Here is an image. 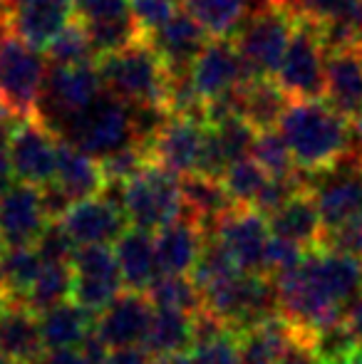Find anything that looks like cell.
Wrapping results in <instances>:
<instances>
[{
	"label": "cell",
	"mask_w": 362,
	"mask_h": 364,
	"mask_svg": "<svg viewBox=\"0 0 362 364\" xmlns=\"http://www.w3.org/2000/svg\"><path fill=\"white\" fill-rule=\"evenodd\" d=\"M73 8H75V18L85 28L134 18L132 15V5L127 0H73Z\"/></svg>",
	"instance_id": "ab89813d"
},
{
	"label": "cell",
	"mask_w": 362,
	"mask_h": 364,
	"mask_svg": "<svg viewBox=\"0 0 362 364\" xmlns=\"http://www.w3.org/2000/svg\"><path fill=\"white\" fill-rule=\"evenodd\" d=\"M211 235L231 253L241 270L266 275V253L273 233L268 218L256 208L233 206L213 223Z\"/></svg>",
	"instance_id": "8fae6325"
},
{
	"label": "cell",
	"mask_w": 362,
	"mask_h": 364,
	"mask_svg": "<svg viewBox=\"0 0 362 364\" xmlns=\"http://www.w3.org/2000/svg\"><path fill=\"white\" fill-rule=\"evenodd\" d=\"M325 248L340 250V253L355 255L362 260V213L355 218H350L348 223L338 225L333 230H325Z\"/></svg>",
	"instance_id": "ee69618b"
},
{
	"label": "cell",
	"mask_w": 362,
	"mask_h": 364,
	"mask_svg": "<svg viewBox=\"0 0 362 364\" xmlns=\"http://www.w3.org/2000/svg\"><path fill=\"white\" fill-rule=\"evenodd\" d=\"M100 364H151V355L142 345L137 347H117L105 355Z\"/></svg>",
	"instance_id": "bcb514c9"
},
{
	"label": "cell",
	"mask_w": 362,
	"mask_h": 364,
	"mask_svg": "<svg viewBox=\"0 0 362 364\" xmlns=\"http://www.w3.org/2000/svg\"><path fill=\"white\" fill-rule=\"evenodd\" d=\"M271 3L275 5V8L288 10L290 15H295V18H298V15H300V5H303V0H271Z\"/></svg>",
	"instance_id": "816d5d0a"
},
{
	"label": "cell",
	"mask_w": 362,
	"mask_h": 364,
	"mask_svg": "<svg viewBox=\"0 0 362 364\" xmlns=\"http://www.w3.org/2000/svg\"><path fill=\"white\" fill-rule=\"evenodd\" d=\"M236 109L253 129H273L278 127L283 112L288 109L290 97L280 90L273 77H251L238 90H233Z\"/></svg>",
	"instance_id": "cb8c5ba5"
},
{
	"label": "cell",
	"mask_w": 362,
	"mask_h": 364,
	"mask_svg": "<svg viewBox=\"0 0 362 364\" xmlns=\"http://www.w3.org/2000/svg\"><path fill=\"white\" fill-rule=\"evenodd\" d=\"M8 156L18 181L48 186L58 171L60 136L40 119H23L8 139Z\"/></svg>",
	"instance_id": "7c38bea8"
},
{
	"label": "cell",
	"mask_w": 362,
	"mask_h": 364,
	"mask_svg": "<svg viewBox=\"0 0 362 364\" xmlns=\"http://www.w3.org/2000/svg\"><path fill=\"white\" fill-rule=\"evenodd\" d=\"M325 102L348 119L362 112V45L325 55Z\"/></svg>",
	"instance_id": "44dd1931"
},
{
	"label": "cell",
	"mask_w": 362,
	"mask_h": 364,
	"mask_svg": "<svg viewBox=\"0 0 362 364\" xmlns=\"http://www.w3.org/2000/svg\"><path fill=\"white\" fill-rule=\"evenodd\" d=\"M102 92H105V85H102L97 63L75 65V68L50 65L35 119H40L48 129L58 134L73 117L87 109Z\"/></svg>",
	"instance_id": "52a82bcc"
},
{
	"label": "cell",
	"mask_w": 362,
	"mask_h": 364,
	"mask_svg": "<svg viewBox=\"0 0 362 364\" xmlns=\"http://www.w3.org/2000/svg\"><path fill=\"white\" fill-rule=\"evenodd\" d=\"M13 164H10V156H8V149L0 146V198L8 193V188L13 186Z\"/></svg>",
	"instance_id": "681fc988"
},
{
	"label": "cell",
	"mask_w": 362,
	"mask_h": 364,
	"mask_svg": "<svg viewBox=\"0 0 362 364\" xmlns=\"http://www.w3.org/2000/svg\"><path fill=\"white\" fill-rule=\"evenodd\" d=\"M8 15V0H0V18Z\"/></svg>",
	"instance_id": "11a10c76"
},
{
	"label": "cell",
	"mask_w": 362,
	"mask_h": 364,
	"mask_svg": "<svg viewBox=\"0 0 362 364\" xmlns=\"http://www.w3.org/2000/svg\"><path fill=\"white\" fill-rule=\"evenodd\" d=\"M345 322H348V327L353 330V335L358 337V342L362 345V295L355 297L348 305V310H345Z\"/></svg>",
	"instance_id": "c3c4849f"
},
{
	"label": "cell",
	"mask_w": 362,
	"mask_h": 364,
	"mask_svg": "<svg viewBox=\"0 0 362 364\" xmlns=\"http://www.w3.org/2000/svg\"><path fill=\"white\" fill-rule=\"evenodd\" d=\"M149 151H147L142 144H129L119 151L110 154V156L100 159V166L102 173H105V181L107 186H122L127 183L129 178H134L142 168L149 164Z\"/></svg>",
	"instance_id": "74e56055"
},
{
	"label": "cell",
	"mask_w": 362,
	"mask_h": 364,
	"mask_svg": "<svg viewBox=\"0 0 362 364\" xmlns=\"http://www.w3.org/2000/svg\"><path fill=\"white\" fill-rule=\"evenodd\" d=\"M50 218L43 206V186L18 181L0 198V233L8 248L33 245L48 228Z\"/></svg>",
	"instance_id": "2e32d148"
},
{
	"label": "cell",
	"mask_w": 362,
	"mask_h": 364,
	"mask_svg": "<svg viewBox=\"0 0 362 364\" xmlns=\"http://www.w3.org/2000/svg\"><path fill=\"white\" fill-rule=\"evenodd\" d=\"M48 68V55L20 38L10 25L8 15H3L0 18V100L20 122L38 117V102Z\"/></svg>",
	"instance_id": "3957f363"
},
{
	"label": "cell",
	"mask_w": 362,
	"mask_h": 364,
	"mask_svg": "<svg viewBox=\"0 0 362 364\" xmlns=\"http://www.w3.org/2000/svg\"><path fill=\"white\" fill-rule=\"evenodd\" d=\"M280 315L310 337L345 320L348 305L362 292V260L333 248L305 250L298 268L273 278Z\"/></svg>",
	"instance_id": "6da1fadb"
},
{
	"label": "cell",
	"mask_w": 362,
	"mask_h": 364,
	"mask_svg": "<svg viewBox=\"0 0 362 364\" xmlns=\"http://www.w3.org/2000/svg\"><path fill=\"white\" fill-rule=\"evenodd\" d=\"M48 63L63 65V68L97 63V55H95V50H92L90 35L80 20L70 23L68 28L48 45Z\"/></svg>",
	"instance_id": "e575fe53"
},
{
	"label": "cell",
	"mask_w": 362,
	"mask_h": 364,
	"mask_svg": "<svg viewBox=\"0 0 362 364\" xmlns=\"http://www.w3.org/2000/svg\"><path fill=\"white\" fill-rule=\"evenodd\" d=\"M35 364H90L80 347H60V350H45Z\"/></svg>",
	"instance_id": "7dc6e473"
},
{
	"label": "cell",
	"mask_w": 362,
	"mask_h": 364,
	"mask_svg": "<svg viewBox=\"0 0 362 364\" xmlns=\"http://www.w3.org/2000/svg\"><path fill=\"white\" fill-rule=\"evenodd\" d=\"M203 139L206 124L201 119L171 114L149 144V159L176 176H191L201 161Z\"/></svg>",
	"instance_id": "9a60e30c"
},
{
	"label": "cell",
	"mask_w": 362,
	"mask_h": 364,
	"mask_svg": "<svg viewBox=\"0 0 362 364\" xmlns=\"http://www.w3.org/2000/svg\"><path fill=\"white\" fill-rule=\"evenodd\" d=\"M5 300H8V288H5L3 278H0V307L5 305Z\"/></svg>",
	"instance_id": "db71d44e"
},
{
	"label": "cell",
	"mask_w": 362,
	"mask_h": 364,
	"mask_svg": "<svg viewBox=\"0 0 362 364\" xmlns=\"http://www.w3.org/2000/svg\"><path fill=\"white\" fill-rule=\"evenodd\" d=\"M73 300L92 315H100L124 288L115 248L80 245L73 260Z\"/></svg>",
	"instance_id": "30bf717a"
},
{
	"label": "cell",
	"mask_w": 362,
	"mask_h": 364,
	"mask_svg": "<svg viewBox=\"0 0 362 364\" xmlns=\"http://www.w3.org/2000/svg\"><path fill=\"white\" fill-rule=\"evenodd\" d=\"M345 364H362V345L353 352V357H350V360L345 362Z\"/></svg>",
	"instance_id": "f5cc1de1"
},
{
	"label": "cell",
	"mask_w": 362,
	"mask_h": 364,
	"mask_svg": "<svg viewBox=\"0 0 362 364\" xmlns=\"http://www.w3.org/2000/svg\"><path fill=\"white\" fill-rule=\"evenodd\" d=\"M303 255H305V248L273 235L271 245H268V253H266V275L268 278H278V275L290 273V270L300 265Z\"/></svg>",
	"instance_id": "7bdbcfd3"
},
{
	"label": "cell",
	"mask_w": 362,
	"mask_h": 364,
	"mask_svg": "<svg viewBox=\"0 0 362 364\" xmlns=\"http://www.w3.org/2000/svg\"><path fill=\"white\" fill-rule=\"evenodd\" d=\"M5 250H8V245H5V238H3V233H0V258L5 255Z\"/></svg>",
	"instance_id": "9f6ffc18"
},
{
	"label": "cell",
	"mask_w": 362,
	"mask_h": 364,
	"mask_svg": "<svg viewBox=\"0 0 362 364\" xmlns=\"http://www.w3.org/2000/svg\"><path fill=\"white\" fill-rule=\"evenodd\" d=\"M278 132L293 154L295 166L308 173L325 171L358 149L348 117L320 100H290Z\"/></svg>",
	"instance_id": "7a4b0ae2"
},
{
	"label": "cell",
	"mask_w": 362,
	"mask_h": 364,
	"mask_svg": "<svg viewBox=\"0 0 362 364\" xmlns=\"http://www.w3.org/2000/svg\"><path fill=\"white\" fill-rule=\"evenodd\" d=\"M147 43L156 50L166 70H191L193 60L208 45V30L183 8L166 25L147 35Z\"/></svg>",
	"instance_id": "d6986e66"
},
{
	"label": "cell",
	"mask_w": 362,
	"mask_h": 364,
	"mask_svg": "<svg viewBox=\"0 0 362 364\" xmlns=\"http://www.w3.org/2000/svg\"><path fill=\"white\" fill-rule=\"evenodd\" d=\"M268 225L271 233L278 235L283 240L300 245V248H320L325 240V225L323 218L318 213L310 191H303L298 196H293L283 208L268 216Z\"/></svg>",
	"instance_id": "d4e9b609"
},
{
	"label": "cell",
	"mask_w": 362,
	"mask_h": 364,
	"mask_svg": "<svg viewBox=\"0 0 362 364\" xmlns=\"http://www.w3.org/2000/svg\"><path fill=\"white\" fill-rule=\"evenodd\" d=\"M73 297V265L70 263H45L33 288L23 297V305L43 315L45 310L60 305Z\"/></svg>",
	"instance_id": "1f68e13d"
},
{
	"label": "cell",
	"mask_w": 362,
	"mask_h": 364,
	"mask_svg": "<svg viewBox=\"0 0 362 364\" xmlns=\"http://www.w3.org/2000/svg\"><path fill=\"white\" fill-rule=\"evenodd\" d=\"M0 364H15L13 360H10V357H5L3 352H0Z\"/></svg>",
	"instance_id": "6f0895ef"
},
{
	"label": "cell",
	"mask_w": 362,
	"mask_h": 364,
	"mask_svg": "<svg viewBox=\"0 0 362 364\" xmlns=\"http://www.w3.org/2000/svg\"><path fill=\"white\" fill-rule=\"evenodd\" d=\"M251 156L268 171V176H290L298 171L295 159L285 144L283 134L275 129H263L256 134Z\"/></svg>",
	"instance_id": "8d00e7d4"
},
{
	"label": "cell",
	"mask_w": 362,
	"mask_h": 364,
	"mask_svg": "<svg viewBox=\"0 0 362 364\" xmlns=\"http://www.w3.org/2000/svg\"><path fill=\"white\" fill-rule=\"evenodd\" d=\"M129 5L144 38L159 30L161 25H166L176 15V0H132Z\"/></svg>",
	"instance_id": "b9f144b4"
},
{
	"label": "cell",
	"mask_w": 362,
	"mask_h": 364,
	"mask_svg": "<svg viewBox=\"0 0 362 364\" xmlns=\"http://www.w3.org/2000/svg\"><path fill=\"white\" fill-rule=\"evenodd\" d=\"M73 0H20L8 10L13 30L38 50H48V45L73 23Z\"/></svg>",
	"instance_id": "ffe728a7"
},
{
	"label": "cell",
	"mask_w": 362,
	"mask_h": 364,
	"mask_svg": "<svg viewBox=\"0 0 362 364\" xmlns=\"http://www.w3.org/2000/svg\"><path fill=\"white\" fill-rule=\"evenodd\" d=\"M181 193H183V211L196 218L208 233H211L213 223L223 213H228L236 206L218 178H208L201 176V173L181 176Z\"/></svg>",
	"instance_id": "83f0119b"
},
{
	"label": "cell",
	"mask_w": 362,
	"mask_h": 364,
	"mask_svg": "<svg viewBox=\"0 0 362 364\" xmlns=\"http://www.w3.org/2000/svg\"><path fill=\"white\" fill-rule=\"evenodd\" d=\"M0 352L15 364H35L45 345L40 335V315L28 305L5 300L0 307Z\"/></svg>",
	"instance_id": "7402d4cb"
},
{
	"label": "cell",
	"mask_w": 362,
	"mask_h": 364,
	"mask_svg": "<svg viewBox=\"0 0 362 364\" xmlns=\"http://www.w3.org/2000/svg\"><path fill=\"white\" fill-rule=\"evenodd\" d=\"M251 77L256 75L238 53L236 43H231L228 38H213L191 65L193 90L203 105L231 95Z\"/></svg>",
	"instance_id": "4fadbf2b"
},
{
	"label": "cell",
	"mask_w": 362,
	"mask_h": 364,
	"mask_svg": "<svg viewBox=\"0 0 362 364\" xmlns=\"http://www.w3.org/2000/svg\"><path fill=\"white\" fill-rule=\"evenodd\" d=\"M53 183L58 188H63L75 203L92 196H100L107 188L100 161L63 139H60L58 149V171H55Z\"/></svg>",
	"instance_id": "484cf974"
},
{
	"label": "cell",
	"mask_w": 362,
	"mask_h": 364,
	"mask_svg": "<svg viewBox=\"0 0 362 364\" xmlns=\"http://www.w3.org/2000/svg\"><path fill=\"white\" fill-rule=\"evenodd\" d=\"M102 85L127 105H159L166 97V65L149 43L129 45L119 53L97 58ZM171 114V112H169Z\"/></svg>",
	"instance_id": "277c9868"
},
{
	"label": "cell",
	"mask_w": 362,
	"mask_h": 364,
	"mask_svg": "<svg viewBox=\"0 0 362 364\" xmlns=\"http://www.w3.org/2000/svg\"><path fill=\"white\" fill-rule=\"evenodd\" d=\"M63 228L70 238L80 245H110L117 243L122 233L129 228L122 206H117L112 198L92 196L70 206V211L60 218Z\"/></svg>",
	"instance_id": "e0dca14e"
},
{
	"label": "cell",
	"mask_w": 362,
	"mask_h": 364,
	"mask_svg": "<svg viewBox=\"0 0 362 364\" xmlns=\"http://www.w3.org/2000/svg\"><path fill=\"white\" fill-rule=\"evenodd\" d=\"M119 206L132 228L156 233L183 216L181 176L149 161L134 178L119 186Z\"/></svg>",
	"instance_id": "5b68a950"
},
{
	"label": "cell",
	"mask_w": 362,
	"mask_h": 364,
	"mask_svg": "<svg viewBox=\"0 0 362 364\" xmlns=\"http://www.w3.org/2000/svg\"><path fill=\"white\" fill-rule=\"evenodd\" d=\"M188 364H241V335L226 330L188 350Z\"/></svg>",
	"instance_id": "f35d334b"
},
{
	"label": "cell",
	"mask_w": 362,
	"mask_h": 364,
	"mask_svg": "<svg viewBox=\"0 0 362 364\" xmlns=\"http://www.w3.org/2000/svg\"><path fill=\"white\" fill-rule=\"evenodd\" d=\"M115 255H117V263H119L122 280H124L127 290L147 292L151 288V283L161 275L159 260H156L154 238H151L149 230L127 228L117 238Z\"/></svg>",
	"instance_id": "603a6c76"
},
{
	"label": "cell",
	"mask_w": 362,
	"mask_h": 364,
	"mask_svg": "<svg viewBox=\"0 0 362 364\" xmlns=\"http://www.w3.org/2000/svg\"><path fill=\"white\" fill-rule=\"evenodd\" d=\"M149 355H169V352H188L193 347V315L179 310L154 307L149 330L142 342Z\"/></svg>",
	"instance_id": "f1b7e54d"
},
{
	"label": "cell",
	"mask_w": 362,
	"mask_h": 364,
	"mask_svg": "<svg viewBox=\"0 0 362 364\" xmlns=\"http://www.w3.org/2000/svg\"><path fill=\"white\" fill-rule=\"evenodd\" d=\"M95 327V317L75 300H65L40 315V335L45 350L80 347Z\"/></svg>",
	"instance_id": "4316f807"
},
{
	"label": "cell",
	"mask_w": 362,
	"mask_h": 364,
	"mask_svg": "<svg viewBox=\"0 0 362 364\" xmlns=\"http://www.w3.org/2000/svg\"><path fill=\"white\" fill-rule=\"evenodd\" d=\"M43 265L45 263L35 245H15L5 250V255L0 258V278L8 288V300L23 302Z\"/></svg>",
	"instance_id": "4dcf8cb0"
},
{
	"label": "cell",
	"mask_w": 362,
	"mask_h": 364,
	"mask_svg": "<svg viewBox=\"0 0 362 364\" xmlns=\"http://www.w3.org/2000/svg\"><path fill=\"white\" fill-rule=\"evenodd\" d=\"M295 30V15L275 5L251 13L236 30V48L253 75L273 77Z\"/></svg>",
	"instance_id": "9c48e42d"
},
{
	"label": "cell",
	"mask_w": 362,
	"mask_h": 364,
	"mask_svg": "<svg viewBox=\"0 0 362 364\" xmlns=\"http://www.w3.org/2000/svg\"><path fill=\"white\" fill-rule=\"evenodd\" d=\"M154 305L147 292L122 290L100 315L95 317V332L110 350L137 347L144 342Z\"/></svg>",
	"instance_id": "5bb4252c"
},
{
	"label": "cell",
	"mask_w": 362,
	"mask_h": 364,
	"mask_svg": "<svg viewBox=\"0 0 362 364\" xmlns=\"http://www.w3.org/2000/svg\"><path fill=\"white\" fill-rule=\"evenodd\" d=\"M183 8L213 38H228L248 18V0H183Z\"/></svg>",
	"instance_id": "f546056e"
},
{
	"label": "cell",
	"mask_w": 362,
	"mask_h": 364,
	"mask_svg": "<svg viewBox=\"0 0 362 364\" xmlns=\"http://www.w3.org/2000/svg\"><path fill=\"white\" fill-rule=\"evenodd\" d=\"M147 297L154 307L179 310L186 315H196L203 310V295L188 275H166L161 273L147 290Z\"/></svg>",
	"instance_id": "d6a6232c"
},
{
	"label": "cell",
	"mask_w": 362,
	"mask_h": 364,
	"mask_svg": "<svg viewBox=\"0 0 362 364\" xmlns=\"http://www.w3.org/2000/svg\"><path fill=\"white\" fill-rule=\"evenodd\" d=\"M206 238L208 230L183 211V216L171 220L169 225H164V228H159L154 233L159 270L166 275H191Z\"/></svg>",
	"instance_id": "ac0fdd59"
},
{
	"label": "cell",
	"mask_w": 362,
	"mask_h": 364,
	"mask_svg": "<svg viewBox=\"0 0 362 364\" xmlns=\"http://www.w3.org/2000/svg\"><path fill=\"white\" fill-rule=\"evenodd\" d=\"M268 171L253 156H243L228 164L221 183L236 206H253L256 196L268 181Z\"/></svg>",
	"instance_id": "836d02e7"
},
{
	"label": "cell",
	"mask_w": 362,
	"mask_h": 364,
	"mask_svg": "<svg viewBox=\"0 0 362 364\" xmlns=\"http://www.w3.org/2000/svg\"><path fill=\"white\" fill-rule=\"evenodd\" d=\"M310 347L320 364H345L360 347V342L348 327V322L340 320L310 335Z\"/></svg>",
	"instance_id": "d590c367"
},
{
	"label": "cell",
	"mask_w": 362,
	"mask_h": 364,
	"mask_svg": "<svg viewBox=\"0 0 362 364\" xmlns=\"http://www.w3.org/2000/svg\"><path fill=\"white\" fill-rule=\"evenodd\" d=\"M151 364H188V352H169V355H151Z\"/></svg>",
	"instance_id": "f907efd6"
},
{
	"label": "cell",
	"mask_w": 362,
	"mask_h": 364,
	"mask_svg": "<svg viewBox=\"0 0 362 364\" xmlns=\"http://www.w3.org/2000/svg\"><path fill=\"white\" fill-rule=\"evenodd\" d=\"M278 364H320V362H318V357H315L313 347H310V337L298 332V337L290 342L288 350L280 355Z\"/></svg>",
	"instance_id": "f6af8a7d"
},
{
	"label": "cell",
	"mask_w": 362,
	"mask_h": 364,
	"mask_svg": "<svg viewBox=\"0 0 362 364\" xmlns=\"http://www.w3.org/2000/svg\"><path fill=\"white\" fill-rule=\"evenodd\" d=\"M35 250L40 253L43 263H70L78 250V243L68 235L60 220H50L48 228L35 240Z\"/></svg>",
	"instance_id": "60d3db41"
},
{
	"label": "cell",
	"mask_w": 362,
	"mask_h": 364,
	"mask_svg": "<svg viewBox=\"0 0 362 364\" xmlns=\"http://www.w3.org/2000/svg\"><path fill=\"white\" fill-rule=\"evenodd\" d=\"M325 45L308 18H295L293 38L273 80L290 100H325Z\"/></svg>",
	"instance_id": "ba28073f"
},
{
	"label": "cell",
	"mask_w": 362,
	"mask_h": 364,
	"mask_svg": "<svg viewBox=\"0 0 362 364\" xmlns=\"http://www.w3.org/2000/svg\"><path fill=\"white\" fill-rule=\"evenodd\" d=\"M58 136L100 161V159L110 156L119 149L137 144L132 105H127L119 97L105 90L87 109L73 117L58 132Z\"/></svg>",
	"instance_id": "8992f818"
}]
</instances>
